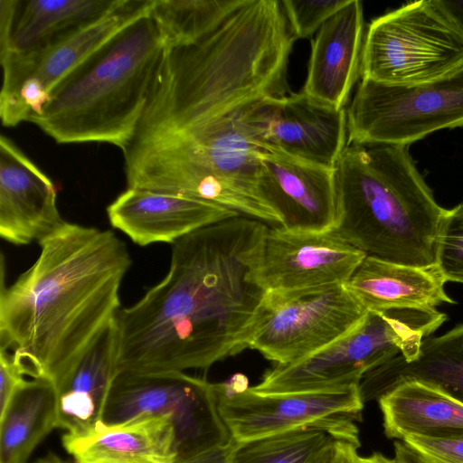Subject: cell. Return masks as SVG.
I'll list each match as a JSON object with an SVG mask.
<instances>
[{
    "mask_svg": "<svg viewBox=\"0 0 463 463\" xmlns=\"http://www.w3.org/2000/svg\"><path fill=\"white\" fill-rule=\"evenodd\" d=\"M333 231L367 256L436 266L447 213L416 167L409 146L347 145L335 166Z\"/></svg>",
    "mask_w": 463,
    "mask_h": 463,
    "instance_id": "277c9868",
    "label": "cell"
},
{
    "mask_svg": "<svg viewBox=\"0 0 463 463\" xmlns=\"http://www.w3.org/2000/svg\"><path fill=\"white\" fill-rule=\"evenodd\" d=\"M436 2L463 30V0H436Z\"/></svg>",
    "mask_w": 463,
    "mask_h": 463,
    "instance_id": "836d02e7",
    "label": "cell"
},
{
    "mask_svg": "<svg viewBox=\"0 0 463 463\" xmlns=\"http://www.w3.org/2000/svg\"><path fill=\"white\" fill-rule=\"evenodd\" d=\"M446 319V314L436 308L368 311L363 323L348 335L299 361L274 365L251 388L262 393H281L360 384L367 373L397 355L414 360L422 341Z\"/></svg>",
    "mask_w": 463,
    "mask_h": 463,
    "instance_id": "8992f818",
    "label": "cell"
},
{
    "mask_svg": "<svg viewBox=\"0 0 463 463\" xmlns=\"http://www.w3.org/2000/svg\"><path fill=\"white\" fill-rule=\"evenodd\" d=\"M57 422L55 384L46 379L25 380L0 411V463H28Z\"/></svg>",
    "mask_w": 463,
    "mask_h": 463,
    "instance_id": "d4e9b609",
    "label": "cell"
},
{
    "mask_svg": "<svg viewBox=\"0 0 463 463\" xmlns=\"http://www.w3.org/2000/svg\"><path fill=\"white\" fill-rule=\"evenodd\" d=\"M34 263L0 292V350L24 376L59 387L116 319L131 266L112 231L65 222Z\"/></svg>",
    "mask_w": 463,
    "mask_h": 463,
    "instance_id": "7a4b0ae2",
    "label": "cell"
},
{
    "mask_svg": "<svg viewBox=\"0 0 463 463\" xmlns=\"http://www.w3.org/2000/svg\"><path fill=\"white\" fill-rule=\"evenodd\" d=\"M395 457L402 463H422L419 457L403 442H394Z\"/></svg>",
    "mask_w": 463,
    "mask_h": 463,
    "instance_id": "e575fe53",
    "label": "cell"
},
{
    "mask_svg": "<svg viewBox=\"0 0 463 463\" xmlns=\"http://www.w3.org/2000/svg\"><path fill=\"white\" fill-rule=\"evenodd\" d=\"M164 49L148 13L69 74L30 122L60 144L104 142L124 151L143 117Z\"/></svg>",
    "mask_w": 463,
    "mask_h": 463,
    "instance_id": "5b68a950",
    "label": "cell"
},
{
    "mask_svg": "<svg viewBox=\"0 0 463 463\" xmlns=\"http://www.w3.org/2000/svg\"><path fill=\"white\" fill-rule=\"evenodd\" d=\"M25 380L24 374L10 354L0 350V411L5 408L15 390Z\"/></svg>",
    "mask_w": 463,
    "mask_h": 463,
    "instance_id": "4dcf8cb0",
    "label": "cell"
},
{
    "mask_svg": "<svg viewBox=\"0 0 463 463\" xmlns=\"http://www.w3.org/2000/svg\"><path fill=\"white\" fill-rule=\"evenodd\" d=\"M247 0H152L149 15L165 48L192 44L220 25Z\"/></svg>",
    "mask_w": 463,
    "mask_h": 463,
    "instance_id": "4316f807",
    "label": "cell"
},
{
    "mask_svg": "<svg viewBox=\"0 0 463 463\" xmlns=\"http://www.w3.org/2000/svg\"><path fill=\"white\" fill-rule=\"evenodd\" d=\"M362 2L348 5L329 18L311 43L302 91L336 109H345L360 75L364 38Z\"/></svg>",
    "mask_w": 463,
    "mask_h": 463,
    "instance_id": "ac0fdd59",
    "label": "cell"
},
{
    "mask_svg": "<svg viewBox=\"0 0 463 463\" xmlns=\"http://www.w3.org/2000/svg\"><path fill=\"white\" fill-rule=\"evenodd\" d=\"M33 463H76L65 460L52 452L47 453L44 457L38 458Z\"/></svg>",
    "mask_w": 463,
    "mask_h": 463,
    "instance_id": "8d00e7d4",
    "label": "cell"
},
{
    "mask_svg": "<svg viewBox=\"0 0 463 463\" xmlns=\"http://www.w3.org/2000/svg\"><path fill=\"white\" fill-rule=\"evenodd\" d=\"M107 215L114 229L144 247L173 244L201 228L241 214L182 194L128 187L107 207Z\"/></svg>",
    "mask_w": 463,
    "mask_h": 463,
    "instance_id": "e0dca14e",
    "label": "cell"
},
{
    "mask_svg": "<svg viewBox=\"0 0 463 463\" xmlns=\"http://www.w3.org/2000/svg\"><path fill=\"white\" fill-rule=\"evenodd\" d=\"M406 381L435 385L463 402V324L426 337L414 360L397 355L367 373L359 384L362 399L378 400Z\"/></svg>",
    "mask_w": 463,
    "mask_h": 463,
    "instance_id": "7402d4cb",
    "label": "cell"
},
{
    "mask_svg": "<svg viewBox=\"0 0 463 463\" xmlns=\"http://www.w3.org/2000/svg\"><path fill=\"white\" fill-rule=\"evenodd\" d=\"M463 68V30L436 0L407 3L364 33L362 80L398 85L437 80Z\"/></svg>",
    "mask_w": 463,
    "mask_h": 463,
    "instance_id": "52a82bcc",
    "label": "cell"
},
{
    "mask_svg": "<svg viewBox=\"0 0 463 463\" xmlns=\"http://www.w3.org/2000/svg\"><path fill=\"white\" fill-rule=\"evenodd\" d=\"M355 431L354 421L345 420L236 442L232 463H320L337 438Z\"/></svg>",
    "mask_w": 463,
    "mask_h": 463,
    "instance_id": "484cf974",
    "label": "cell"
},
{
    "mask_svg": "<svg viewBox=\"0 0 463 463\" xmlns=\"http://www.w3.org/2000/svg\"><path fill=\"white\" fill-rule=\"evenodd\" d=\"M347 116V145L409 146L463 127V68L445 78L398 85L361 80Z\"/></svg>",
    "mask_w": 463,
    "mask_h": 463,
    "instance_id": "9c48e42d",
    "label": "cell"
},
{
    "mask_svg": "<svg viewBox=\"0 0 463 463\" xmlns=\"http://www.w3.org/2000/svg\"><path fill=\"white\" fill-rule=\"evenodd\" d=\"M118 0H0V59L44 49L99 18Z\"/></svg>",
    "mask_w": 463,
    "mask_h": 463,
    "instance_id": "ffe728a7",
    "label": "cell"
},
{
    "mask_svg": "<svg viewBox=\"0 0 463 463\" xmlns=\"http://www.w3.org/2000/svg\"><path fill=\"white\" fill-rule=\"evenodd\" d=\"M235 444L236 441L232 439L226 445L209 449L181 463H232Z\"/></svg>",
    "mask_w": 463,
    "mask_h": 463,
    "instance_id": "d6a6232c",
    "label": "cell"
},
{
    "mask_svg": "<svg viewBox=\"0 0 463 463\" xmlns=\"http://www.w3.org/2000/svg\"><path fill=\"white\" fill-rule=\"evenodd\" d=\"M350 0H282V9L295 40L311 36Z\"/></svg>",
    "mask_w": 463,
    "mask_h": 463,
    "instance_id": "f1b7e54d",
    "label": "cell"
},
{
    "mask_svg": "<svg viewBox=\"0 0 463 463\" xmlns=\"http://www.w3.org/2000/svg\"><path fill=\"white\" fill-rule=\"evenodd\" d=\"M436 267L444 280L463 283V202L444 216L437 242Z\"/></svg>",
    "mask_w": 463,
    "mask_h": 463,
    "instance_id": "83f0119b",
    "label": "cell"
},
{
    "mask_svg": "<svg viewBox=\"0 0 463 463\" xmlns=\"http://www.w3.org/2000/svg\"><path fill=\"white\" fill-rule=\"evenodd\" d=\"M260 197L300 232L332 230L336 217L335 168L306 162L274 149L260 154Z\"/></svg>",
    "mask_w": 463,
    "mask_h": 463,
    "instance_id": "5bb4252c",
    "label": "cell"
},
{
    "mask_svg": "<svg viewBox=\"0 0 463 463\" xmlns=\"http://www.w3.org/2000/svg\"><path fill=\"white\" fill-rule=\"evenodd\" d=\"M345 109L320 102L302 90L265 103L263 142L289 156L335 168L347 146Z\"/></svg>",
    "mask_w": 463,
    "mask_h": 463,
    "instance_id": "9a60e30c",
    "label": "cell"
},
{
    "mask_svg": "<svg viewBox=\"0 0 463 463\" xmlns=\"http://www.w3.org/2000/svg\"><path fill=\"white\" fill-rule=\"evenodd\" d=\"M294 41L280 1L247 0L197 42L164 49L137 132L189 127L285 96Z\"/></svg>",
    "mask_w": 463,
    "mask_h": 463,
    "instance_id": "3957f363",
    "label": "cell"
},
{
    "mask_svg": "<svg viewBox=\"0 0 463 463\" xmlns=\"http://www.w3.org/2000/svg\"><path fill=\"white\" fill-rule=\"evenodd\" d=\"M221 417L236 442L310 425L361 419L359 384L332 389L262 393L248 386L241 373L216 383Z\"/></svg>",
    "mask_w": 463,
    "mask_h": 463,
    "instance_id": "7c38bea8",
    "label": "cell"
},
{
    "mask_svg": "<svg viewBox=\"0 0 463 463\" xmlns=\"http://www.w3.org/2000/svg\"><path fill=\"white\" fill-rule=\"evenodd\" d=\"M115 320L57 387V428L78 433L102 419L106 401L118 374Z\"/></svg>",
    "mask_w": 463,
    "mask_h": 463,
    "instance_id": "603a6c76",
    "label": "cell"
},
{
    "mask_svg": "<svg viewBox=\"0 0 463 463\" xmlns=\"http://www.w3.org/2000/svg\"><path fill=\"white\" fill-rule=\"evenodd\" d=\"M61 444L76 463H176L167 415H142L118 423L100 420L84 431L65 432Z\"/></svg>",
    "mask_w": 463,
    "mask_h": 463,
    "instance_id": "d6986e66",
    "label": "cell"
},
{
    "mask_svg": "<svg viewBox=\"0 0 463 463\" xmlns=\"http://www.w3.org/2000/svg\"><path fill=\"white\" fill-rule=\"evenodd\" d=\"M367 314L344 285L266 292L247 348L274 365L292 364L348 335Z\"/></svg>",
    "mask_w": 463,
    "mask_h": 463,
    "instance_id": "8fae6325",
    "label": "cell"
},
{
    "mask_svg": "<svg viewBox=\"0 0 463 463\" xmlns=\"http://www.w3.org/2000/svg\"><path fill=\"white\" fill-rule=\"evenodd\" d=\"M268 226L237 215L173 243L167 274L116 317L118 372L207 370L247 349L266 293L256 270Z\"/></svg>",
    "mask_w": 463,
    "mask_h": 463,
    "instance_id": "6da1fadb",
    "label": "cell"
},
{
    "mask_svg": "<svg viewBox=\"0 0 463 463\" xmlns=\"http://www.w3.org/2000/svg\"><path fill=\"white\" fill-rule=\"evenodd\" d=\"M365 256L333 230L300 232L268 226L257 280L266 292L345 285Z\"/></svg>",
    "mask_w": 463,
    "mask_h": 463,
    "instance_id": "4fadbf2b",
    "label": "cell"
},
{
    "mask_svg": "<svg viewBox=\"0 0 463 463\" xmlns=\"http://www.w3.org/2000/svg\"><path fill=\"white\" fill-rule=\"evenodd\" d=\"M151 2L118 0L102 16L53 44L0 59L2 125L15 127L40 115L54 89L121 31L147 14Z\"/></svg>",
    "mask_w": 463,
    "mask_h": 463,
    "instance_id": "30bf717a",
    "label": "cell"
},
{
    "mask_svg": "<svg viewBox=\"0 0 463 463\" xmlns=\"http://www.w3.org/2000/svg\"><path fill=\"white\" fill-rule=\"evenodd\" d=\"M377 401L389 439L463 435V402L435 385L406 381Z\"/></svg>",
    "mask_w": 463,
    "mask_h": 463,
    "instance_id": "cb8c5ba5",
    "label": "cell"
},
{
    "mask_svg": "<svg viewBox=\"0 0 463 463\" xmlns=\"http://www.w3.org/2000/svg\"><path fill=\"white\" fill-rule=\"evenodd\" d=\"M359 447L358 431L342 435L335 439L320 463H359Z\"/></svg>",
    "mask_w": 463,
    "mask_h": 463,
    "instance_id": "1f68e13d",
    "label": "cell"
},
{
    "mask_svg": "<svg viewBox=\"0 0 463 463\" xmlns=\"http://www.w3.org/2000/svg\"><path fill=\"white\" fill-rule=\"evenodd\" d=\"M402 442L422 463H463V435L451 437L407 436Z\"/></svg>",
    "mask_w": 463,
    "mask_h": 463,
    "instance_id": "f546056e",
    "label": "cell"
},
{
    "mask_svg": "<svg viewBox=\"0 0 463 463\" xmlns=\"http://www.w3.org/2000/svg\"><path fill=\"white\" fill-rule=\"evenodd\" d=\"M66 222L53 182L8 137H0V236L14 245L38 242Z\"/></svg>",
    "mask_w": 463,
    "mask_h": 463,
    "instance_id": "2e32d148",
    "label": "cell"
},
{
    "mask_svg": "<svg viewBox=\"0 0 463 463\" xmlns=\"http://www.w3.org/2000/svg\"><path fill=\"white\" fill-rule=\"evenodd\" d=\"M217 384L184 372L118 373L103 411L106 423L170 416L176 463L232 440L218 408Z\"/></svg>",
    "mask_w": 463,
    "mask_h": 463,
    "instance_id": "ba28073f",
    "label": "cell"
},
{
    "mask_svg": "<svg viewBox=\"0 0 463 463\" xmlns=\"http://www.w3.org/2000/svg\"><path fill=\"white\" fill-rule=\"evenodd\" d=\"M445 283L436 266L420 268L366 255L344 286L367 311H383L455 304Z\"/></svg>",
    "mask_w": 463,
    "mask_h": 463,
    "instance_id": "44dd1931",
    "label": "cell"
},
{
    "mask_svg": "<svg viewBox=\"0 0 463 463\" xmlns=\"http://www.w3.org/2000/svg\"><path fill=\"white\" fill-rule=\"evenodd\" d=\"M359 463H402L396 458H390L380 452H373L367 457L359 456Z\"/></svg>",
    "mask_w": 463,
    "mask_h": 463,
    "instance_id": "d590c367",
    "label": "cell"
}]
</instances>
